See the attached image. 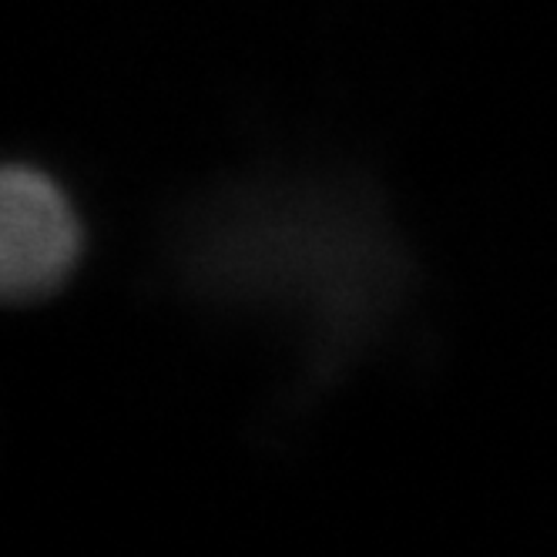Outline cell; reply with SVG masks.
<instances>
[{
  "label": "cell",
  "instance_id": "cell-1",
  "mask_svg": "<svg viewBox=\"0 0 557 557\" xmlns=\"http://www.w3.org/2000/svg\"><path fill=\"white\" fill-rule=\"evenodd\" d=\"M85 249L74 206L54 178L14 165L0 182V289L14 302L45 299L64 286Z\"/></svg>",
  "mask_w": 557,
  "mask_h": 557
}]
</instances>
